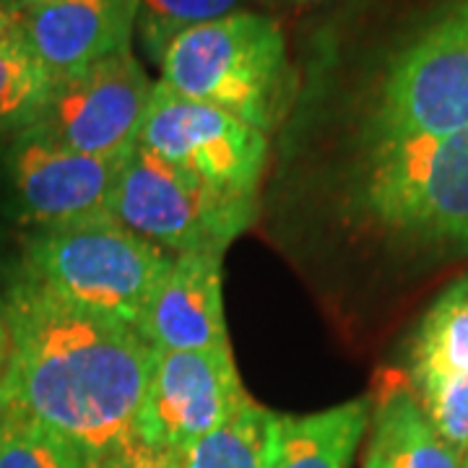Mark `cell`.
I'll use <instances>...</instances> for the list:
<instances>
[{
	"label": "cell",
	"mask_w": 468,
	"mask_h": 468,
	"mask_svg": "<svg viewBox=\"0 0 468 468\" xmlns=\"http://www.w3.org/2000/svg\"><path fill=\"white\" fill-rule=\"evenodd\" d=\"M8 356L0 406L66 437L86 466L138 440L154 349L104 318L18 276L0 300Z\"/></svg>",
	"instance_id": "cell-1"
},
{
	"label": "cell",
	"mask_w": 468,
	"mask_h": 468,
	"mask_svg": "<svg viewBox=\"0 0 468 468\" xmlns=\"http://www.w3.org/2000/svg\"><path fill=\"white\" fill-rule=\"evenodd\" d=\"M354 201L403 245L468 255V131L362 144Z\"/></svg>",
	"instance_id": "cell-2"
},
{
	"label": "cell",
	"mask_w": 468,
	"mask_h": 468,
	"mask_svg": "<svg viewBox=\"0 0 468 468\" xmlns=\"http://www.w3.org/2000/svg\"><path fill=\"white\" fill-rule=\"evenodd\" d=\"M159 70V84L175 94L229 112L263 135L284 117L294 89L282 24L248 8L180 34Z\"/></svg>",
	"instance_id": "cell-3"
},
{
	"label": "cell",
	"mask_w": 468,
	"mask_h": 468,
	"mask_svg": "<svg viewBox=\"0 0 468 468\" xmlns=\"http://www.w3.org/2000/svg\"><path fill=\"white\" fill-rule=\"evenodd\" d=\"M468 131V0H440L385 55L362 144Z\"/></svg>",
	"instance_id": "cell-4"
},
{
	"label": "cell",
	"mask_w": 468,
	"mask_h": 468,
	"mask_svg": "<svg viewBox=\"0 0 468 468\" xmlns=\"http://www.w3.org/2000/svg\"><path fill=\"white\" fill-rule=\"evenodd\" d=\"M169 261L167 250L104 214L34 229L24 242L18 276L138 331Z\"/></svg>",
	"instance_id": "cell-5"
},
{
	"label": "cell",
	"mask_w": 468,
	"mask_h": 468,
	"mask_svg": "<svg viewBox=\"0 0 468 468\" xmlns=\"http://www.w3.org/2000/svg\"><path fill=\"white\" fill-rule=\"evenodd\" d=\"M110 214L169 255H224L258 214V198L232 196L135 146Z\"/></svg>",
	"instance_id": "cell-6"
},
{
	"label": "cell",
	"mask_w": 468,
	"mask_h": 468,
	"mask_svg": "<svg viewBox=\"0 0 468 468\" xmlns=\"http://www.w3.org/2000/svg\"><path fill=\"white\" fill-rule=\"evenodd\" d=\"M154 81L133 50L52 79L27 133L60 149L91 156H122L135 149Z\"/></svg>",
	"instance_id": "cell-7"
},
{
	"label": "cell",
	"mask_w": 468,
	"mask_h": 468,
	"mask_svg": "<svg viewBox=\"0 0 468 468\" xmlns=\"http://www.w3.org/2000/svg\"><path fill=\"white\" fill-rule=\"evenodd\" d=\"M135 146L224 193L258 198L268 135L229 112L185 100L159 81L151 91Z\"/></svg>",
	"instance_id": "cell-8"
},
{
	"label": "cell",
	"mask_w": 468,
	"mask_h": 468,
	"mask_svg": "<svg viewBox=\"0 0 468 468\" xmlns=\"http://www.w3.org/2000/svg\"><path fill=\"white\" fill-rule=\"evenodd\" d=\"M245 399L250 396L237 375L229 344L198 351L154 349L138 440L185 455L232 417Z\"/></svg>",
	"instance_id": "cell-9"
},
{
	"label": "cell",
	"mask_w": 468,
	"mask_h": 468,
	"mask_svg": "<svg viewBox=\"0 0 468 468\" xmlns=\"http://www.w3.org/2000/svg\"><path fill=\"white\" fill-rule=\"evenodd\" d=\"M131 154L91 156L60 149L27 131L14 135L5 156L14 214L34 229L110 214Z\"/></svg>",
	"instance_id": "cell-10"
},
{
	"label": "cell",
	"mask_w": 468,
	"mask_h": 468,
	"mask_svg": "<svg viewBox=\"0 0 468 468\" xmlns=\"http://www.w3.org/2000/svg\"><path fill=\"white\" fill-rule=\"evenodd\" d=\"M403 375L452 451H468V273L424 310L406 349Z\"/></svg>",
	"instance_id": "cell-11"
},
{
	"label": "cell",
	"mask_w": 468,
	"mask_h": 468,
	"mask_svg": "<svg viewBox=\"0 0 468 468\" xmlns=\"http://www.w3.org/2000/svg\"><path fill=\"white\" fill-rule=\"evenodd\" d=\"M138 0H32L14 18L24 42L52 79L131 50Z\"/></svg>",
	"instance_id": "cell-12"
},
{
	"label": "cell",
	"mask_w": 468,
	"mask_h": 468,
	"mask_svg": "<svg viewBox=\"0 0 468 468\" xmlns=\"http://www.w3.org/2000/svg\"><path fill=\"white\" fill-rule=\"evenodd\" d=\"M138 334L156 351H198L227 346L218 255H172L151 292Z\"/></svg>",
	"instance_id": "cell-13"
},
{
	"label": "cell",
	"mask_w": 468,
	"mask_h": 468,
	"mask_svg": "<svg viewBox=\"0 0 468 468\" xmlns=\"http://www.w3.org/2000/svg\"><path fill=\"white\" fill-rule=\"evenodd\" d=\"M369 403V440L362 468H463L461 455L424 414L403 369H380Z\"/></svg>",
	"instance_id": "cell-14"
},
{
	"label": "cell",
	"mask_w": 468,
	"mask_h": 468,
	"mask_svg": "<svg viewBox=\"0 0 468 468\" xmlns=\"http://www.w3.org/2000/svg\"><path fill=\"white\" fill-rule=\"evenodd\" d=\"M369 409L367 396L304 417L268 411L263 468H351Z\"/></svg>",
	"instance_id": "cell-15"
},
{
	"label": "cell",
	"mask_w": 468,
	"mask_h": 468,
	"mask_svg": "<svg viewBox=\"0 0 468 468\" xmlns=\"http://www.w3.org/2000/svg\"><path fill=\"white\" fill-rule=\"evenodd\" d=\"M50 84L52 76L34 58L14 18L0 11V133H24Z\"/></svg>",
	"instance_id": "cell-16"
},
{
	"label": "cell",
	"mask_w": 468,
	"mask_h": 468,
	"mask_svg": "<svg viewBox=\"0 0 468 468\" xmlns=\"http://www.w3.org/2000/svg\"><path fill=\"white\" fill-rule=\"evenodd\" d=\"M268 409L245 399L211 435L185 452V468H263Z\"/></svg>",
	"instance_id": "cell-17"
},
{
	"label": "cell",
	"mask_w": 468,
	"mask_h": 468,
	"mask_svg": "<svg viewBox=\"0 0 468 468\" xmlns=\"http://www.w3.org/2000/svg\"><path fill=\"white\" fill-rule=\"evenodd\" d=\"M242 5L245 0H138L135 37L146 58L159 66L180 34L242 11Z\"/></svg>",
	"instance_id": "cell-18"
},
{
	"label": "cell",
	"mask_w": 468,
	"mask_h": 468,
	"mask_svg": "<svg viewBox=\"0 0 468 468\" xmlns=\"http://www.w3.org/2000/svg\"><path fill=\"white\" fill-rule=\"evenodd\" d=\"M0 468H86V461L50 427L0 406Z\"/></svg>",
	"instance_id": "cell-19"
},
{
	"label": "cell",
	"mask_w": 468,
	"mask_h": 468,
	"mask_svg": "<svg viewBox=\"0 0 468 468\" xmlns=\"http://www.w3.org/2000/svg\"><path fill=\"white\" fill-rule=\"evenodd\" d=\"M86 468H185V461L180 452L154 448L144 440H133L91 461Z\"/></svg>",
	"instance_id": "cell-20"
},
{
	"label": "cell",
	"mask_w": 468,
	"mask_h": 468,
	"mask_svg": "<svg viewBox=\"0 0 468 468\" xmlns=\"http://www.w3.org/2000/svg\"><path fill=\"white\" fill-rule=\"evenodd\" d=\"M271 5L276 8H284V11H294V14H302V11H310V8H318L328 0H268Z\"/></svg>",
	"instance_id": "cell-21"
},
{
	"label": "cell",
	"mask_w": 468,
	"mask_h": 468,
	"mask_svg": "<svg viewBox=\"0 0 468 468\" xmlns=\"http://www.w3.org/2000/svg\"><path fill=\"white\" fill-rule=\"evenodd\" d=\"M5 356H8V334H5V320H3V310H0V378L5 369Z\"/></svg>",
	"instance_id": "cell-22"
},
{
	"label": "cell",
	"mask_w": 468,
	"mask_h": 468,
	"mask_svg": "<svg viewBox=\"0 0 468 468\" xmlns=\"http://www.w3.org/2000/svg\"><path fill=\"white\" fill-rule=\"evenodd\" d=\"M16 5H18V0H0V11H3V14L14 11Z\"/></svg>",
	"instance_id": "cell-23"
},
{
	"label": "cell",
	"mask_w": 468,
	"mask_h": 468,
	"mask_svg": "<svg viewBox=\"0 0 468 468\" xmlns=\"http://www.w3.org/2000/svg\"><path fill=\"white\" fill-rule=\"evenodd\" d=\"M463 468H468V451H466V455H463Z\"/></svg>",
	"instance_id": "cell-24"
},
{
	"label": "cell",
	"mask_w": 468,
	"mask_h": 468,
	"mask_svg": "<svg viewBox=\"0 0 468 468\" xmlns=\"http://www.w3.org/2000/svg\"><path fill=\"white\" fill-rule=\"evenodd\" d=\"M21 3H32V0H18V5H21Z\"/></svg>",
	"instance_id": "cell-25"
}]
</instances>
